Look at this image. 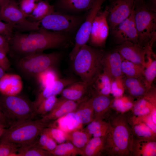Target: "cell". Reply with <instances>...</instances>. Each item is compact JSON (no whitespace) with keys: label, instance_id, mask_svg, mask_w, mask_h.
Listing matches in <instances>:
<instances>
[{"label":"cell","instance_id":"cell-32","mask_svg":"<svg viewBox=\"0 0 156 156\" xmlns=\"http://www.w3.org/2000/svg\"><path fill=\"white\" fill-rule=\"evenodd\" d=\"M52 156H82L83 151L75 146L72 143L67 142L57 144L53 150L49 152Z\"/></svg>","mask_w":156,"mask_h":156},{"label":"cell","instance_id":"cell-25","mask_svg":"<svg viewBox=\"0 0 156 156\" xmlns=\"http://www.w3.org/2000/svg\"><path fill=\"white\" fill-rule=\"evenodd\" d=\"M122 81L124 89L129 96L133 99L142 97L147 92L143 81L140 79L127 77Z\"/></svg>","mask_w":156,"mask_h":156},{"label":"cell","instance_id":"cell-1","mask_svg":"<svg viewBox=\"0 0 156 156\" xmlns=\"http://www.w3.org/2000/svg\"><path fill=\"white\" fill-rule=\"evenodd\" d=\"M29 33L17 31L13 33L8 40L9 51L18 56L20 59L49 49L66 47L71 43L68 34L41 27Z\"/></svg>","mask_w":156,"mask_h":156},{"label":"cell","instance_id":"cell-42","mask_svg":"<svg viewBox=\"0 0 156 156\" xmlns=\"http://www.w3.org/2000/svg\"><path fill=\"white\" fill-rule=\"evenodd\" d=\"M124 87L122 78L112 81L111 92L115 98L120 97L123 95Z\"/></svg>","mask_w":156,"mask_h":156},{"label":"cell","instance_id":"cell-4","mask_svg":"<svg viewBox=\"0 0 156 156\" xmlns=\"http://www.w3.org/2000/svg\"><path fill=\"white\" fill-rule=\"evenodd\" d=\"M133 11L138 44L145 48L153 45L156 39V13L148 8L144 0L135 1Z\"/></svg>","mask_w":156,"mask_h":156},{"label":"cell","instance_id":"cell-18","mask_svg":"<svg viewBox=\"0 0 156 156\" xmlns=\"http://www.w3.org/2000/svg\"><path fill=\"white\" fill-rule=\"evenodd\" d=\"M94 0H57L54 8L56 11L72 15L88 11Z\"/></svg>","mask_w":156,"mask_h":156},{"label":"cell","instance_id":"cell-33","mask_svg":"<svg viewBox=\"0 0 156 156\" xmlns=\"http://www.w3.org/2000/svg\"><path fill=\"white\" fill-rule=\"evenodd\" d=\"M153 53V51L146 53L148 59V63H146V68L144 69L143 81L148 91L151 88L153 82L156 76V60H153L151 56Z\"/></svg>","mask_w":156,"mask_h":156},{"label":"cell","instance_id":"cell-36","mask_svg":"<svg viewBox=\"0 0 156 156\" xmlns=\"http://www.w3.org/2000/svg\"><path fill=\"white\" fill-rule=\"evenodd\" d=\"M135 102L133 99L128 96H123L115 98L113 100L111 107L114 110L119 112L124 113L130 110L133 107Z\"/></svg>","mask_w":156,"mask_h":156},{"label":"cell","instance_id":"cell-16","mask_svg":"<svg viewBox=\"0 0 156 156\" xmlns=\"http://www.w3.org/2000/svg\"><path fill=\"white\" fill-rule=\"evenodd\" d=\"M124 59L116 51L104 53L103 60V71L112 81L122 78L121 65Z\"/></svg>","mask_w":156,"mask_h":156},{"label":"cell","instance_id":"cell-22","mask_svg":"<svg viewBox=\"0 0 156 156\" xmlns=\"http://www.w3.org/2000/svg\"><path fill=\"white\" fill-rule=\"evenodd\" d=\"M73 112L74 118L80 124H88L93 121L94 113L92 97L80 101Z\"/></svg>","mask_w":156,"mask_h":156},{"label":"cell","instance_id":"cell-23","mask_svg":"<svg viewBox=\"0 0 156 156\" xmlns=\"http://www.w3.org/2000/svg\"><path fill=\"white\" fill-rule=\"evenodd\" d=\"M90 89V87L85 82L75 81L65 87L60 93L64 98L79 101L86 98L84 97Z\"/></svg>","mask_w":156,"mask_h":156},{"label":"cell","instance_id":"cell-44","mask_svg":"<svg viewBox=\"0 0 156 156\" xmlns=\"http://www.w3.org/2000/svg\"><path fill=\"white\" fill-rule=\"evenodd\" d=\"M9 51V45L8 40L0 34V51L6 54Z\"/></svg>","mask_w":156,"mask_h":156},{"label":"cell","instance_id":"cell-15","mask_svg":"<svg viewBox=\"0 0 156 156\" xmlns=\"http://www.w3.org/2000/svg\"><path fill=\"white\" fill-rule=\"evenodd\" d=\"M64 98L58 99L52 109L47 114L41 116L39 120L47 124L56 120L69 113L73 112L79 102Z\"/></svg>","mask_w":156,"mask_h":156},{"label":"cell","instance_id":"cell-13","mask_svg":"<svg viewBox=\"0 0 156 156\" xmlns=\"http://www.w3.org/2000/svg\"><path fill=\"white\" fill-rule=\"evenodd\" d=\"M111 32L114 41L118 45L126 41L138 44L133 10L130 15L111 30Z\"/></svg>","mask_w":156,"mask_h":156},{"label":"cell","instance_id":"cell-37","mask_svg":"<svg viewBox=\"0 0 156 156\" xmlns=\"http://www.w3.org/2000/svg\"><path fill=\"white\" fill-rule=\"evenodd\" d=\"M53 68L48 69L39 74L36 79L40 85L41 90L55 80L58 79Z\"/></svg>","mask_w":156,"mask_h":156},{"label":"cell","instance_id":"cell-20","mask_svg":"<svg viewBox=\"0 0 156 156\" xmlns=\"http://www.w3.org/2000/svg\"><path fill=\"white\" fill-rule=\"evenodd\" d=\"M156 156V139H141L133 135L130 156Z\"/></svg>","mask_w":156,"mask_h":156},{"label":"cell","instance_id":"cell-41","mask_svg":"<svg viewBox=\"0 0 156 156\" xmlns=\"http://www.w3.org/2000/svg\"><path fill=\"white\" fill-rule=\"evenodd\" d=\"M39 0H21L19 7L26 17L29 16L35 8Z\"/></svg>","mask_w":156,"mask_h":156},{"label":"cell","instance_id":"cell-17","mask_svg":"<svg viewBox=\"0 0 156 156\" xmlns=\"http://www.w3.org/2000/svg\"><path fill=\"white\" fill-rule=\"evenodd\" d=\"M94 119L106 120L112 109V104L114 99L109 96L99 94L91 89Z\"/></svg>","mask_w":156,"mask_h":156},{"label":"cell","instance_id":"cell-7","mask_svg":"<svg viewBox=\"0 0 156 156\" xmlns=\"http://www.w3.org/2000/svg\"><path fill=\"white\" fill-rule=\"evenodd\" d=\"M0 95V109L11 124L32 119L36 116L33 102L21 97Z\"/></svg>","mask_w":156,"mask_h":156},{"label":"cell","instance_id":"cell-46","mask_svg":"<svg viewBox=\"0 0 156 156\" xmlns=\"http://www.w3.org/2000/svg\"><path fill=\"white\" fill-rule=\"evenodd\" d=\"M40 135V137L38 140L37 141V143L40 148H42L47 142L49 136L43 129L41 131Z\"/></svg>","mask_w":156,"mask_h":156},{"label":"cell","instance_id":"cell-11","mask_svg":"<svg viewBox=\"0 0 156 156\" xmlns=\"http://www.w3.org/2000/svg\"><path fill=\"white\" fill-rule=\"evenodd\" d=\"M106 7L108 12L107 21L109 29H113L127 18L133 10L134 0H109Z\"/></svg>","mask_w":156,"mask_h":156},{"label":"cell","instance_id":"cell-50","mask_svg":"<svg viewBox=\"0 0 156 156\" xmlns=\"http://www.w3.org/2000/svg\"><path fill=\"white\" fill-rule=\"evenodd\" d=\"M151 119L153 122L156 125V108L154 109L151 114Z\"/></svg>","mask_w":156,"mask_h":156},{"label":"cell","instance_id":"cell-40","mask_svg":"<svg viewBox=\"0 0 156 156\" xmlns=\"http://www.w3.org/2000/svg\"><path fill=\"white\" fill-rule=\"evenodd\" d=\"M43 130L50 137L59 144L66 141V132L58 128L49 127L48 128L45 127Z\"/></svg>","mask_w":156,"mask_h":156},{"label":"cell","instance_id":"cell-39","mask_svg":"<svg viewBox=\"0 0 156 156\" xmlns=\"http://www.w3.org/2000/svg\"><path fill=\"white\" fill-rule=\"evenodd\" d=\"M57 100L56 96L54 95L43 100L37 108L36 115L43 116L48 113L53 108Z\"/></svg>","mask_w":156,"mask_h":156},{"label":"cell","instance_id":"cell-38","mask_svg":"<svg viewBox=\"0 0 156 156\" xmlns=\"http://www.w3.org/2000/svg\"><path fill=\"white\" fill-rule=\"evenodd\" d=\"M21 145L0 139V156H17Z\"/></svg>","mask_w":156,"mask_h":156},{"label":"cell","instance_id":"cell-5","mask_svg":"<svg viewBox=\"0 0 156 156\" xmlns=\"http://www.w3.org/2000/svg\"><path fill=\"white\" fill-rule=\"evenodd\" d=\"M47 125L39 120L18 121L5 129L0 139L21 145L30 144L36 141Z\"/></svg>","mask_w":156,"mask_h":156},{"label":"cell","instance_id":"cell-8","mask_svg":"<svg viewBox=\"0 0 156 156\" xmlns=\"http://www.w3.org/2000/svg\"><path fill=\"white\" fill-rule=\"evenodd\" d=\"M0 19L12 25L18 31H33L40 28V21H28L15 0H5L0 5Z\"/></svg>","mask_w":156,"mask_h":156},{"label":"cell","instance_id":"cell-10","mask_svg":"<svg viewBox=\"0 0 156 156\" xmlns=\"http://www.w3.org/2000/svg\"><path fill=\"white\" fill-rule=\"evenodd\" d=\"M106 0H94L85 19L77 31L74 46L69 57L72 61L81 48L88 42L94 20Z\"/></svg>","mask_w":156,"mask_h":156},{"label":"cell","instance_id":"cell-21","mask_svg":"<svg viewBox=\"0 0 156 156\" xmlns=\"http://www.w3.org/2000/svg\"><path fill=\"white\" fill-rule=\"evenodd\" d=\"M23 83L17 74H5L0 79V93L5 96H16L21 91Z\"/></svg>","mask_w":156,"mask_h":156},{"label":"cell","instance_id":"cell-28","mask_svg":"<svg viewBox=\"0 0 156 156\" xmlns=\"http://www.w3.org/2000/svg\"><path fill=\"white\" fill-rule=\"evenodd\" d=\"M66 137L67 142H71L75 146L83 151L92 136L83 130H75L66 133Z\"/></svg>","mask_w":156,"mask_h":156},{"label":"cell","instance_id":"cell-19","mask_svg":"<svg viewBox=\"0 0 156 156\" xmlns=\"http://www.w3.org/2000/svg\"><path fill=\"white\" fill-rule=\"evenodd\" d=\"M75 81L69 78H58L47 85L41 90L33 103L36 110L41 102L50 96L60 93L66 86Z\"/></svg>","mask_w":156,"mask_h":156},{"label":"cell","instance_id":"cell-34","mask_svg":"<svg viewBox=\"0 0 156 156\" xmlns=\"http://www.w3.org/2000/svg\"><path fill=\"white\" fill-rule=\"evenodd\" d=\"M155 108L156 107L143 97L138 99L135 102L130 110H132L133 116L139 117L150 114Z\"/></svg>","mask_w":156,"mask_h":156},{"label":"cell","instance_id":"cell-2","mask_svg":"<svg viewBox=\"0 0 156 156\" xmlns=\"http://www.w3.org/2000/svg\"><path fill=\"white\" fill-rule=\"evenodd\" d=\"M106 120L109 127L105 136V155L130 156L133 134L127 115L112 110Z\"/></svg>","mask_w":156,"mask_h":156},{"label":"cell","instance_id":"cell-6","mask_svg":"<svg viewBox=\"0 0 156 156\" xmlns=\"http://www.w3.org/2000/svg\"><path fill=\"white\" fill-rule=\"evenodd\" d=\"M61 55V53L57 52L33 54L19 59L16 66L21 74L26 78L36 79L41 73L53 68L59 61Z\"/></svg>","mask_w":156,"mask_h":156},{"label":"cell","instance_id":"cell-45","mask_svg":"<svg viewBox=\"0 0 156 156\" xmlns=\"http://www.w3.org/2000/svg\"><path fill=\"white\" fill-rule=\"evenodd\" d=\"M10 61L6 54L0 51V67L5 71L10 68Z\"/></svg>","mask_w":156,"mask_h":156},{"label":"cell","instance_id":"cell-30","mask_svg":"<svg viewBox=\"0 0 156 156\" xmlns=\"http://www.w3.org/2000/svg\"><path fill=\"white\" fill-rule=\"evenodd\" d=\"M145 68L142 66L124 59L121 63L122 73L127 77L139 78L142 81Z\"/></svg>","mask_w":156,"mask_h":156},{"label":"cell","instance_id":"cell-26","mask_svg":"<svg viewBox=\"0 0 156 156\" xmlns=\"http://www.w3.org/2000/svg\"><path fill=\"white\" fill-rule=\"evenodd\" d=\"M105 155V137L91 138L83 150L82 156Z\"/></svg>","mask_w":156,"mask_h":156},{"label":"cell","instance_id":"cell-12","mask_svg":"<svg viewBox=\"0 0 156 156\" xmlns=\"http://www.w3.org/2000/svg\"><path fill=\"white\" fill-rule=\"evenodd\" d=\"M106 8L98 12L93 22L88 41L90 45L98 47L103 46L108 36L109 29L107 21Z\"/></svg>","mask_w":156,"mask_h":156},{"label":"cell","instance_id":"cell-49","mask_svg":"<svg viewBox=\"0 0 156 156\" xmlns=\"http://www.w3.org/2000/svg\"><path fill=\"white\" fill-rule=\"evenodd\" d=\"M0 123L6 125V123H9L11 125L9 121L7 120L4 115L2 111L0 109Z\"/></svg>","mask_w":156,"mask_h":156},{"label":"cell","instance_id":"cell-51","mask_svg":"<svg viewBox=\"0 0 156 156\" xmlns=\"http://www.w3.org/2000/svg\"><path fill=\"white\" fill-rule=\"evenodd\" d=\"M6 125L5 124L0 123V137L2 135L5 129Z\"/></svg>","mask_w":156,"mask_h":156},{"label":"cell","instance_id":"cell-31","mask_svg":"<svg viewBox=\"0 0 156 156\" xmlns=\"http://www.w3.org/2000/svg\"><path fill=\"white\" fill-rule=\"evenodd\" d=\"M111 82L109 77L103 71L91 86V88L99 94L109 96L111 92Z\"/></svg>","mask_w":156,"mask_h":156},{"label":"cell","instance_id":"cell-48","mask_svg":"<svg viewBox=\"0 0 156 156\" xmlns=\"http://www.w3.org/2000/svg\"><path fill=\"white\" fill-rule=\"evenodd\" d=\"M145 3L150 10L156 13V0H148V2Z\"/></svg>","mask_w":156,"mask_h":156},{"label":"cell","instance_id":"cell-24","mask_svg":"<svg viewBox=\"0 0 156 156\" xmlns=\"http://www.w3.org/2000/svg\"><path fill=\"white\" fill-rule=\"evenodd\" d=\"M133 137L141 139H156V133L145 123L131 117L128 119Z\"/></svg>","mask_w":156,"mask_h":156},{"label":"cell","instance_id":"cell-47","mask_svg":"<svg viewBox=\"0 0 156 156\" xmlns=\"http://www.w3.org/2000/svg\"><path fill=\"white\" fill-rule=\"evenodd\" d=\"M57 145V142L49 136L46 144L42 149L50 152L54 149Z\"/></svg>","mask_w":156,"mask_h":156},{"label":"cell","instance_id":"cell-29","mask_svg":"<svg viewBox=\"0 0 156 156\" xmlns=\"http://www.w3.org/2000/svg\"><path fill=\"white\" fill-rule=\"evenodd\" d=\"M109 124L104 120H94L84 129L93 137H105L109 130Z\"/></svg>","mask_w":156,"mask_h":156},{"label":"cell","instance_id":"cell-53","mask_svg":"<svg viewBox=\"0 0 156 156\" xmlns=\"http://www.w3.org/2000/svg\"><path fill=\"white\" fill-rule=\"evenodd\" d=\"M5 0H0V4L3 2Z\"/></svg>","mask_w":156,"mask_h":156},{"label":"cell","instance_id":"cell-35","mask_svg":"<svg viewBox=\"0 0 156 156\" xmlns=\"http://www.w3.org/2000/svg\"><path fill=\"white\" fill-rule=\"evenodd\" d=\"M49 152L40 148L37 141L22 145L19 148L17 156H51Z\"/></svg>","mask_w":156,"mask_h":156},{"label":"cell","instance_id":"cell-9","mask_svg":"<svg viewBox=\"0 0 156 156\" xmlns=\"http://www.w3.org/2000/svg\"><path fill=\"white\" fill-rule=\"evenodd\" d=\"M86 15H72L55 11L40 21V26L44 29L68 34L77 31Z\"/></svg>","mask_w":156,"mask_h":156},{"label":"cell","instance_id":"cell-3","mask_svg":"<svg viewBox=\"0 0 156 156\" xmlns=\"http://www.w3.org/2000/svg\"><path fill=\"white\" fill-rule=\"evenodd\" d=\"M103 50L86 44L72 61L74 71L91 87L103 71Z\"/></svg>","mask_w":156,"mask_h":156},{"label":"cell","instance_id":"cell-27","mask_svg":"<svg viewBox=\"0 0 156 156\" xmlns=\"http://www.w3.org/2000/svg\"><path fill=\"white\" fill-rule=\"evenodd\" d=\"M55 11L54 5L48 2L39 0L36 6L27 20L31 22L40 21L47 16Z\"/></svg>","mask_w":156,"mask_h":156},{"label":"cell","instance_id":"cell-54","mask_svg":"<svg viewBox=\"0 0 156 156\" xmlns=\"http://www.w3.org/2000/svg\"><path fill=\"white\" fill-rule=\"evenodd\" d=\"M135 1H138V0H134Z\"/></svg>","mask_w":156,"mask_h":156},{"label":"cell","instance_id":"cell-43","mask_svg":"<svg viewBox=\"0 0 156 156\" xmlns=\"http://www.w3.org/2000/svg\"><path fill=\"white\" fill-rule=\"evenodd\" d=\"M13 26L10 24L0 20V34L4 36L8 41L13 34Z\"/></svg>","mask_w":156,"mask_h":156},{"label":"cell","instance_id":"cell-52","mask_svg":"<svg viewBox=\"0 0 156 156\" xmlns=\"http://www.w3.org/2000/svg\"><path fill=\"white\" fill-rule=\"evenodd\" d=\"M5 70L0 67V79L5 74Z\"/></svg>","mask_w":156,"mask_h":156},{"label":"cell","instance_id":"cell-14","mask_svg":"<svg viewBox=\"0 0 156 156\" xmlns=\"http://www.w3.org/2000/svg\"><path fill=\"white\" fill-rule=\"evenodd\" d=\"M116 50L124 59L146 68V48L142 47L138 44L126 41L118 45Z\"/></svg>","mask_w":156,"mask_h":156}]
</instances>
